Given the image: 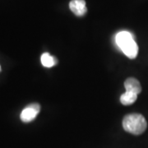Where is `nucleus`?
Instances as JSON below:
<instances>
[{
	"label": "nucleus",
	"instance_id": "6",
	"mask_svg": "<svg viewBox=\"0 0 148 148\" xmlns=\"http://www.w3.org/2000/svg\"><path fill=\"white\" fill-rule=\"evenodd\" d=\"M138 95L136 93L130 92V91H125L123 94H122L120 97V102L123 106H130L132 105L138 99Z\"/></svg>",
	"mask_w": 148,
	"mask_h": 148
},
{
	"label": "nucleus",
	"instance_id": "1",
	"mask_svg": "<svg viewBox=\"0 0 148 148\" xmlns=\"http://www.w3.org/2000/svg\"><path fill=\"white\" fill-rule=\"evenodd\" d=\"M115 41L117 45L127 58L133 59L138 56V45L132 33L126 31L119 32L115 36Z\"/></svg>",
	"mask_w": 148,
	"mask_h": 148
},
{
	"label": "nucleus",
	"instance_id": "8",
	"mask_svg": "<svg viewBox=\"0 0 148 148\" xmlns=\"http://www.w3.org/2000/svg\"><path fill=\"white\" fill-rule=\"evenodd\" d=\"M0 70H1V68H0Z\"/></svg>",
	"mask_w": 148,
	"mask_h": 148
},
{
	"label": "nucleus",
	"instance_id": "5",
	"mask_svg": "<svg viewBox=\"0 0 148 148\" xmlns=\"http://www.w3.org/2000/svg\"><path fill=\"white\" fill-rule=\"evenodd\" d=\"M124 87L126 91H130L139 95L142 91V86L140 82L134 77H129L124 82Z\"/></svg>",
	"mask_w": 148,
	"mask_h": 148
},
{
	"label": "nucleus",
	"instance_id": "4",
	"mask_svg": "<svg viewBox=\"0 0 148 148\" xmlns=\"http://www.w3.org/2000/svg\"><path fill=\"white\" fill-rule=\"evenodd\" d=\"M69 8L77 16H84L87 12L85 0H72L69 3Z\"/></svg>",
	"mask_w": 148,
	"mask_h": 148
},
{
	"label": "nucleus",
	"instance_id": "3",
	"mask_svg": "<svg viewBox=\"0 0 148 148\" xmlns=\"http://www.w3.org/2000/svg\"><path fill=\"white\" fill-rule=\"evenodd\" d=\"M40 111V106L39 104L34 103L27 106L23 110L21 111V120L24 123H29V122L33 121L36 117L38 115V114Z\"/></svg>",
	"mask_w": 148,
	"mask_h": 148
},
{
	"label": "nucleus",
	"instance_id": "7",
	"mask_svg": "<svg viewBox=\"0 0 148 148\" xmlns=\"http://www.w3.org/2000/svg\"><path fill=\"white\" fill-rule=\"evenodd\" d=\"M41 64L45 68H52L57 64V59L49 53H44L40 58Z\"/></svg>",
	"mask_w": 148,
	"mask_h": 148
},
{
	"label": "nucleus",
	"instance_id": "2",
	"mask_svg": "<svg viewBox=\"0 0 148 148\" xmlns=\"http://www.w3.org/2000/svg\"><path fill=\"white\" fill-rule=\"evenodd\" d=\"M123 127L133 135H140L146 131L147 123L143 115L137 113L127 114L123 119Z\"/></svg>",
	"mask_w": 148,
	"mask_h": 148
}]
</instances>
